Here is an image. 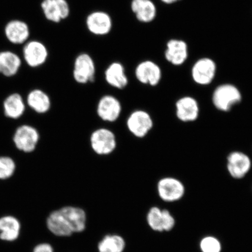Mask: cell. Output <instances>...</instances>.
<instances>
[{
	"instance_id": "1",
	"label": "cell",
	"mask_w": 252,
	"mask_h": 252,
	"mask_svg": "<svg viewBox=\"0 0 252 252\" xmlns=\"http://www.w3.org/2000/svg\"><path fill=\"white\" fill-rule=\"evenodd\" d=\"M240 90L234 85L223 84L214 90L212 95L213 104L217 109L223 112H228L234 106L242 101Z\"/></svg>"
},
{
	"instance_id": "2",
	"label": "cell",
	"mask_w": 252,
	"mask_h": 252,
	"mask_svg": "<svg viewBox=\"0 0 252 252\" xmlns=\"http://www.w3.org/2000/svg\"><path fill=\"white\" fill-rule=\"evenodd\" d=\"M91 149L97 155L107 156L112 154L117 148L116 135L107 128H99L91 133L90 138Z\"/></svg>"
},
{
	"instance_id": "3",
	"label": "cell",
	"mask_w": 252,
	"mask_h": 252,
	"mask_svg": "<svg viewBox=\"0 0 252 252\" xmlns=\"http://www.w3.org/2000/svg\"><path fill=\"white\" fill-rule=\"evenodd\" d=\"M126 126L130 133L138 138L146 137L154 127V121L149 113L135 110L128 116Z\"/></svg>"
},
{
	"instance_id": "4",
	"label": "cell",
	"mask_w": 252,
	"mask_h": 252,
	"mask_svg": "<svg viewBox=\"0 0 252 252\" xmlns=\"http://www.w3.org/2000/svg\"><path fill=\"white\" fill-rule=\"evenodd\" d=\"M40 140V134L33 126L24 125L15 130L13 141L16 148L25 153H31L36 150Z\"/></svg>"
},
{
	"instance_id": "5",
	"label": "cell",
	"mask_w": 252,
	"mask_h": 252,
	"mask_svg": "<svg viewBox=\"0 0 252 252\" xmlns=\"http://www.w3.org/2000/svg\"><path fill=\"white\" fill-rule=\"evenodd\" d=\"M48 57V49L39 41H28L24 44L23 60L29 67L33 68L42 67L47 62Z\"/></svg>"
},
{
	"instance_id": "6",
	"label": "cell",
	"mask_w": 252,
	"mask_h": 252,
	"mask_svg": "<svg viewBox=\"0 0 252 252\" xmlns=\"http://www.w3.org/2000/svg\"><path fill=\"white\" fill-rule=\"evenodd\" d=\"M157 191L160 199L171 203L180 200L184 197L185 188L184 184L177 178L165 177L158 182Z\"/></svg>"
},
{
	"instance_id": "7",
	"label": "cell",
	"mask_w": 252,
	"mask_h": 252,
	"mask_svg": "<svg viewBox=\"0 0 252 252\" xmlns=\"http://www.w3.org/2000/svg\"><path fill=\"white\" fill-rule=\"evenodd\" d=\"M122 112L121 102L117 97L111 94L102 96L97 104V115L103 122L113 123L117 121Z\"/></svg>"
},
{
	"instance_id": "8",
	"label": "cell",
	"mask_w": 252,
	"mask_h": 252,
	"mask_svg": "<svg viewBox=\"0 0 252 252\" xmlns=\"http://www.w3.org/2000/svg\"><path fill=\"white\" fill-rule=\"evenodd\" d=\"M95 71L93 59L86 53H83L75 59L72 75L77 83L86 84L94 81Z\"/></svg>"
},
{
	"instance_id": "9",
	"label": "cell",
	"mask_w": 252,
	"mask_h": 252,
	"mask_svg": "<svg viewBox=\"0 0 252 252\" xmlns=\"http://www.w3.org/2000/svg\"><path fill=\"white\" fill-rule=\"evenodd\" d=\"M147 221L150 227L157 232L170 231L175 225V220L171 213L158 207L151 208L147 213Z\"/></svg>"
},
{
	"instance_id": "10",
	"label": "cell",
	"mask_w": 252,
	"mask_h": 252,
	"mask_svg": "<svg viewBox=\"0 0 252 252\" xmlns=\"http://www.w3.org/2000/svg\"><path fill=\"white\" fill-rule=\"evenodd\" d=\"M226 168L231 177L244 178L252 168V160L247 154L241 151H233L226 158Z\"/></svg>"
},
{
	"instance_id": "11",
	"label": "cell",
	"mask_w": 252,
	"mask_h": 252,
	"mask_svg": "<svg viewBox=\"0 0 252 252\" xmlns=\"http://www.w3.org/2000/svg\"><path fill=\"white\" fill-rule=\"evenodd\" d=\"M216 73V65L212 60L208 58L200 59L192 68L193 80L200 86H207L212 83Z\"/></svg>"
},
{
	"instance_id": "12",
	"label": "cell",
	"mask_w": 252,
	"mask_h": 252,
	"mask_svg": "<svg viewBox=\"0 0 252 252\" xmlns=\"http://www.w3.org/2000/svg\"><path fill=\"white\" fill-rule=\"evenodd\" d=\"M41 8L46 20L59 23L70 14V8L65 0H43Z\"/></svg>"
},
{
	"instance_id": "13",
	"label": "cell",
	"mask_w": 252,
	"mask_h": 252,
	"mask_svg": "<svg viewBox=\"0 0 252 252\" xmlns=\"http://www.w3.org/2000/svg\"><path fill=\"white\" fill-rule=\"evenodd\" d=\"M135 77L140 83L156 87L162 77L161 70L155 63L144 61L137 66L135 70Z\"/></svg>"
},
{
	"instance_id": "14",
	"label": "cell",
	"mask_w": 252,
	"mask_h": 252,
	"mask_svg": "<svg viewBox=\"0 0 252 252\" xmlns=\"http://www.w3.org/2000/svg\"><path fill=\"white\" fill-rule=\"evenodd\" d=\"M176 115L182 122L196 121L199 116L200 108L197 100L186 96L181 97L175 103Z\"/></svg>"
},
{
	"instance_id": "15",
	"label": "cell",
	"mask_w": 252,
	"mask_h": 252,
	"mask_svg": "<svg viewBox=\"0 0 252 252\" xmlns=\"http://www.w3.org/2000/svg\"><path fill=\"white\" fill-rule=\"evenodd\" d=\"M87 25L91 33L96 35H105L112 29V19L106 12H94L88 16Z\"/></svg>"
},
{
	"instance_id": "16",
	"label": "cell",
	"mask_w": 252,
	"mask_h": 252,
	"mask_svg": "<svg viewBox=\"0 0 252 252\" xmlns=\"http://www.w3.org/2000/svg\"><path fill=\"white\" fill-rule=\"evenodd\" d=\"M5 34L7 39L15 45H24L29 39V27L25 22L12 20L6 25Z\"/></svg>"
},
{
	"instance_id": "17",
	"label": "cell",
	"mask_w": 252,
	"mask_h": 252,
	"mask_svg": "<svg viewBox=\"0 0 252 252\" xmlns=\"http://www.w3.org/2000/svg\"><path fill=\"white\" fill-rule=\"evenodd\" d=\"M70 225L72 232H83L86 228L87 215L83 209L74 206H65L59 209Z\"/></svg>"
},
{
	"instance_id": "18",
	"label": "cell",
	"mask_w": 252,
	"mask_h": 252,
	"mask_svg": "<svg viewBox=\"0 0 252 252\" xmlns=\"http://www.w3.org/2000/svg\"><path fill=\"white\" fill-rule=\"evenodd\" d=\"M46 224L49 231L59 237H68L73 234L67 220L59 209L50 213L47 217Z\"/></svg>"
},
{
	"instance_id": "19",
	"label": "cell",
	"mask_w": 252,
	"mask_h": 252,
	"mask_svg": "<svg viewBox=\"0 0 252 252\" xmlns=\"http://www.w3.org/2000/svg\"><path fill=\"white\" fill-rule=\"evenodd\" d=\"M105 78L107 84L118 90L125 89L128 84L124 65L118 62L112 63L106 68Z\"/></svg>"
},
{
	"instance_id": "20",
	"label": "cell",
	"mask_w": 252,
	"mask_h": 252,
	"mask_svg": "<svg viewBox=\"0 0 252 252\" xmlns=\"http://www.w3.org/2000/svg\"><path fill=\"white\" fill-rule=\"evenodd\" d=\"M22 65V60L11 51L0 52V74L11 78L17 75Z\"/></svg>"
},
{
	"instance_id": "21",
	"label": "cell",
	"mask_w": 252,
	"mask_h": 252,
	"mask_svg": "<svg viewBox=\"0 0 252 252\" xmlns=\"http://www.w3.org/2000/svg\"><path fill=\"white\" fill-rule=\"evenodd\" d=\"M28 105L39 114H45L51 108L50 97L42 90L34 89L28 94L27 98Z\"/></svg>"
},
{
	"instance_id": "22",
	"label": "cell",
	"mask_w": 252,
	"mask_h": 252,
	"mask_svg": "<svg viewBox=\"0 0 252 252\" xmlns=\"http://www.w3.org/2000/svg\"><path fill=\"white\" fill-rule=\"evenodd\" d=\"M165 58L167 61L173 65L182 64L188 58L187 44L182 40H170L167 44Z\"/></svg>"
},
{
	"instance_id": "23",
	"label": "cell",
	"mask_w": 252,
	"mask_h": 252,
	"mask_svg": "<svg viewBox=\"0 0 252 252\" xmlns=\"http://www.w3.org/2000/svg\"><path fill=\"white\" fill-rule=\"evenodd\" d=\"M25 104L20 94H9L3 102V109L6 117L11 119H18L24 114Z\"/></svg>"
},
{
	"instance_id": "24",
	"label": "cell",
	"mask_w": 252,
	"mask_h": 252,
	"mask_svg": "<svg viewBox=\"0 0 252 252\" xmlns=\"http://www.w3.org/2000/svg\"><path fill=\"white\" fill-rule=\"evenodd\" d=\"M21 224L12 216H5L0 219V239L2 241H14L20 235Z\"/></svg>"
},
{
	"instance_id": "25",
	"label": "cell",
	"mask_w": 252,
	"mask_h": 252,
	"mask_svg": "<svg viewBox=\"0 0 252 252\" xmlns=\"http://www.w3.org/2000/svg\"><path fill=\"white\" fill-rule=\"evenodd\" d=\"M131 7L137 20L142 23H150L156 17V6L151 0H133Z\"/></svg>"
},
{
	"instance_id": "26",
	"label": "cell",
	"mask_w": 252,
	"mask_h": 252,
	"mask_svg": "<svg viewBox=\"0 0 252 252\" xmlns=\"http://www.w3.org/2000/svg\"><path fill=\"white\" fill-rule=\"evenodd\" d=\"M126 242L121 236L107 235L99 242V252H124Z\"/></svg>"
},
{
	"instance_id": "27",
	"label": "cell",
	"mask_w": 252,
	"mask_h": 252,
	"mask_svg": "<svg viewBox=\"0 0 252 252\" xmlns=\"http://www.w3.org/2000/svg\"><path fill=\"white\" fill-rule=\"evenodd\" d=\"M16 164L13 159L6 156L0 157V180H6L14 175Z\"/></svg>"
},
{
	"instance_id": "28",
	"label": "cell",
	"mask_w": 252,
	"mask_h": 252,
	"mask_svg": "<svg viewBox=\"0 0 252 252\" xmlns=\"http://www.w3.org/2000/svg\"><path fill=\"white\" fill-rule=\"evenodd\" d=\"M200 248L202 252H220L222 250L220 241L212 236H206L201 239Z\"/></svg>"
},
{
	"instance_id": "29",
	"label": "cell",
	"mask_w": 252,
	"mask_h": 252,
	"mask_svg": "<svg viewBox=\"0 0 252 252\" xmlns=\"http://www.w3.org/2000/svg\"><path fill=\"white\" fill-rule=\"evenodd\" d=\"M33 252H54L51 245L47 243H43L37 245L34 248Z\"/></svg>"
},
{
	"instance_id": "30",
	"label": "cell",
	"mask_w": 252,
	"mask_h": 252,
	"mask_svg": "<svg viewBox=\"0 0 252 252\" xmlns=\"http://www.w3.org/2000/svg\"><path fill=\"white\" fill-rule=\"evenodd\" d=\"M163 2L166 3V4H172V3L179 1V0H162Z\"/></svg>"
}]
</instances>
